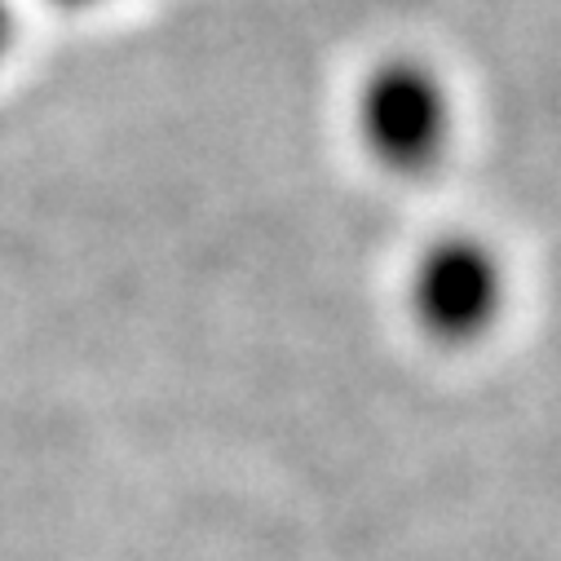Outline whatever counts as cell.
<instances>
[{
    "instance_id": "6da1fadb",
    "label": "cell",
    "mask_w": 561,
    "mask_h": 561,
    "mask_svg": "<svg viewBox=\"0 0 561 561\" xmlns=\"http://www.w3.org/2000/svg\"><path fill=\"white\" fill-rule=\"evenodd\" d=\"M358 137L376 164L425 173L451 137V93L420 58H385L358 89Z\"/></svg>"
},
{
    "instance_id": "7a4b0ae2",
    "label": "cell",
    "mask_w": 561,
    "mask_h": 561,
    "mask_svg": "<svg viewBox=\"0 0 561 561\" xmlns=\"http://www.w3.org/2000/svg\"><path fill=\"white\" fill-rule=\"evenodd\" d=\"M504 301V270L486 239L443 234L411 270V310L434 336L469 341L491 328Z\"/></svg>"
},
{
    "instance_id": "3957f363",
    "label": "cell",
    "mask_w": 561,
    "mask_h": 561,
    "mask_svg": "<svg viewBox=\"0 0 561 561\" xmlns=\"http://www.w3.org/2000/svg\"><path fill=\"white\" fill-rule=\"evenodd\" d=\"M10 45H14V14H10L5 0H0V58L10 54Z\"/></svg>"
},
{
    "instance_id": "277c9868",
    "label": "cell",
    "mask_w": 561,
    "mask_h": 561,
    "mask_svg": "<svg viewBox=\"0 0 561 561\" xmlns=\"http://www.w3.org/2000/svg\"><path fill=\"white\" fill-rule=\"evenodd\" d=\"M58 5H67V10H84V5H102V0H58Z\"/></svg>"
}]
</instances>
